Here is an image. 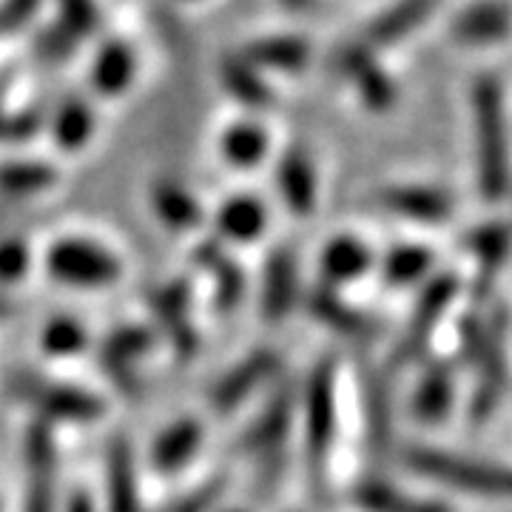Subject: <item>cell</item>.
I'll return each mask as SVG.
<instances>
[{"label":"cell","mask_w":512,"mask_h":512,"mask_svg":"<svg viewBox=\"0 0 512 512\" xmlns=\"http://www.w3.org/2000/svg\"><path fill=\"white\" fill-rule=\"evenodd\" d=\"M293 288H296V276H293V256L285 251L271 259L268 268V288H265V311L271 316H282L291 305Z\"/></svg>","instance_id":"7c38bea8"},{"label":"cell","mask_w":512,"mask_h":512,"mask_svg":"<svg viewBox=\"0 0 512 512\" xmlns=\"http://www.w3.org/2000/svg\"><path fill=\"white\" fill-rule=\"evenodd\" d=\"M367 262H370V256H367L365 245H359L356 239H339L325 254V274L330 279H350V276L362 274Z\"/></svg>","instance_id":"2e32d148"},{"label":"cell","mask_w":512,"mask_h":512,"mask_svg":"<svg viewBox=\"0 0 512 512\" xmlns=\"http://www.w3.org/2000/svg\"><path fill=\"white\" fill-rule=\"evenodd\" d=\"M453 291H456V279H453V276H444V279L433 282V285L427 288L424 305H419V313H416V319H413V325H410V333H407V339H404V350H410L407 356H413V350H419L421 342L430 336L433 322L439 319L441 308L450 302Z\"/></svg>","instance_id":"ba28073f"},{"label":"cell","mask_w":512,"mask_h":512,"mask_svg":"<svg viewBox=\"0 0 512 512\" xmlns=\"http://www.w3.org/2000/svg\"><path fill=\"white\" fill-rule=\"evenodd\" d=\"M308 444L313 456L325 458L333 433V379L328 367L313 376L311 399H308Z\"/></svg>","instance_id":"5b68a950"},{"label":"cell","mask_w":512,"mask_h":512,"mask_svg":"<svg viewBox=\"0 0 512 512\" xmlns=\"http://www.w3.org/2000/svg\"><path fill=\"white\" fill-rule=\"evenodd\" d=\"M382 202L396 214H407L424 222H441L450 214L447 197L430 188H390L382 194Z\"/></svg>","instance_id":"8992f818"},{"label":"cell","mask_w":512,"mask_h":512,"mask_svg":"<svg viewBox=\"0 0 512 512\" xmlns=\"http://www.w3.org/2000/svg\"><path fill=\"white\" fill-rule=\"evenodd\" d=\"M447 404H450V373L447 370H433L419 387L416 407H419L424 419H439L441 413L447 410Z\"/></svg>","instance_id":"e0dca14e"},{"label":"cell","mask_w":512,"mask_h":512,"mask_svg":"<svg viewBox=\"0 0 512 512\" xmlns=\"http://www.w3.org/2000/svg\"><path fill=\"white\" fill-rule=\"evenodd\" d=\"M20 393H23L32 404H40V407H43L46 413H52V416L92 419V416H97V410H100V404L94 402L92 396L77 393V390H69V387H55V384L23 382L20 384Z\"/></svg>","instance_id":"277c9868"},{"label":"cell","mask_w":512,"mask_h":512,"mask_svg":"<svg viewBox=\"0 0 512 512\" xmlns=\"http://www.w3.org/2000/svg\"><path fill=\"white\" fill-rule=\"evenodd\" d=\"M271 365H274V356H271V353H259L254 359H248L245 365L237 367L234 373L225 376V382H222L220 387H217V393H214V402L220 404V407L237 404L239 396H245V393L271 370Z\"/></svg>","instance_id":"30bf717a"},{"label":"cell","mask_w":512,"mask_h":512,"mask_svg":"<svg viewBox=\"0 0 512 512\" xmlns=\"http://www.w3.org/2000/svg\"><path fill=\"white\" fill-rule=\"evenodd\" d=\"M200 444V424L197 421H180L177 427H171L163 439L157 441L154 461L160 464V470H180L185 458L191 456Z\"/></svg>","instance_id":"9c48e42d"},{"label":"cell","mask_w":512,"mask_h":512,"mask_svg":"<svg viewBox=\"0 0 512 512\" xmlns=\"http://www.w3.org/2000/svg\"><path fill=\"white\" fill-rule=\"evenodd\" d=\"M427 262H430V254H427V251H419V248H402V251H396V254L390 256V262H387V276H390L393 282H410V279H416V276L427 268Z\"/></svg>","instance_id":"d6986e66"},{"label":"cell","mask_w":512,"mask_h":512,"mask_svg":"<svg viewBox=\"0 0 512 512\" xmlns=\"http://www.w3.org/2000/svg\"><path fill=\"white\" fill-rule=\"evenodd\" d=\"M157 208L165 220L174 222V225H188V222L197 220V205L188 200V194L183 191H160L157 194Z\"/></svg>","instance_id":"ffe728a7"},{"label":"cell","mask_w":512,"mask_h":512,"mask_svg":"<svg viewBox=\"0 0 512 512\" xmlns=\"http://www.w3.org/2000/svg\"><path fill=\"white\" fill-rule=\"evenodd\" d=\"M279 185L285 191V197L291 202L293 211H308L313 202V174L311 165L302 157H288L282 160V171H279Z\"/></svg>","instance_id":"5bb4252c"},{"label":"cell","mask_w":512,"mask_h":512,"mask_svg":"<svg viewBox=\"0 0 512 512\" xmlns=\"http://www.w3.org/2000/svg\"><path fill=\"white\" fill-rule=\"evenodd\" d=\"M111 510L137 512V487H134V470L128 450L117 441L111 450Z\"/></svg>","instance_id":"4fadbf2b"},{"label":"cell","mask_w":512,"mask_h":512,"mask_svg":"<svg viewBox=\"0 0 512 512\" xmlns=\"http://www.w3.org/2000/svg\"><path fill=\"white\" fill-rule=\"evenodd\" d=\"M46 345L57 350V353H69V350L83 345V330L72 325V322H55L46 333Z\"/></svg>","instance_id":"44dd1931"},{"label":"cell","mask_w":512,"mask_h":512,"mask_svg":"<svg viewBox=\"0 0 512 512\" xmlns=\"http://www.w3.org/2000/svg\"><path fill=\"white\" fill-rule=\"evenodd\" d=\"M359 504L367 512H447L439 504L396 493V490H390L384 484H365L359 490Z\"/></svg>","instance_id":"8fae6325"},{"label":"cell","mask_w":512,"mask_h":512,"mask_svg":"<svg viewBox=\"0 0 512 512\" xmlns=\"http://www.w3.org/2000/svg\"><path fill=\"white\" fill-rule=\"evenodd\" d=\"M228 157L239 165H251L265 154V137L256 128H237L228 140H225Z\"/></svg>","instance_id":"ac0fdd59"},{"label":"cell","mask_w":512,"mask_h":512,"mask_svg":"<svg viewBox=\"0 0 512 512\" xmlns=\"http://www.w3.org/2000/svg\"><path fill=\"white\" fill-rule=\"evenodd\" d=\"M478 146H481V188L487 200H498L507 185V154H504V128L495 86L478 92Z\"/></svg>","instance_id":"3957f363"},{"label":"cell","mask_w":512,"mask_h":512,"mask_svg":"<svg viewBox=\"0 0 512 512\" xmlns=\"http://www.w3.org/2000/svg\"><path fill=\"white\" fill-rule=\"evenodd\" d=\"M29 458H32V490H29V512H49V481H52V439L46 427L32 430L29 439Z\"/></svg>","instance_id":"52a82bcc"},{"label":"cell","mask_w":512,"mask_h":512,"mask_svg":"<svg viewBox=\"0 0 512 512\" xmlns=\"http://www.w3.org/2000/svg\"><path fill=\"white\" fill-rule=\"evenodd\" d=\"M407 464L421 473V476L433 478L439 484H450L458 490L478 495H504L507 493V473L495 464L473 461V458L456 456V453H441L430 447H419L407 453Z\"/></svg>","instance_id":"6da1fadb"},{"label":"cell","mask_w":512,"mask_h":512,"mask_svg":"<svg viewBox=\"0 0 512 512\" xmlns=\"http://www.w3.org/2000/svg\"><path fill=\"white\" fill-rule=\"evenodd\" d=\"M262 225H265V211L259 208V202L248 200V197H239L222 208L220 228L228 237L251 239Z\"/></svg>","instance_id":"9a60e30c"},{"label":"cell","mask_w":512,"mask_h":512,"mask_svg":"<svg viewBox=\"0 0 512 512\" xmlns=\"http://www.w3.org/2000/svg\"><path fill=\"white\" fill-rule=\"evenodd\" d=\"M23 265H26V256H23L18 245H6L0 251V271L6 276H18L23 271Z\"/></svg>","instance_id":"7402d4cb"},{"label":"cell","mask_w":512,"mask_h":512,"mask_svg":"<svg viewBox=\"0 0 512 512\" xmlns=\"http://www.w3.org/2000/svg\"><path fill=\"white\" fill-rule=\"evenodd\" d=\"M49 271L72 285L97 288L120 276V262L100 245L86 239H66L52 248L49 254Z\"/></svg>","instance_id":"7a4b0ae2"}]
</instances>
